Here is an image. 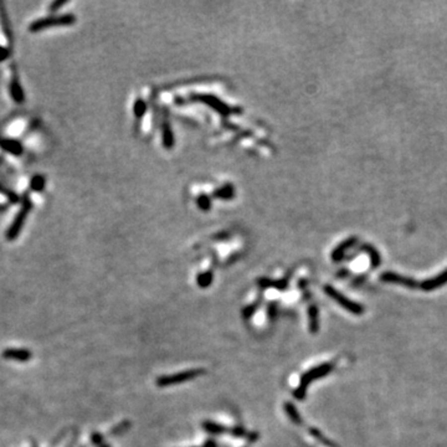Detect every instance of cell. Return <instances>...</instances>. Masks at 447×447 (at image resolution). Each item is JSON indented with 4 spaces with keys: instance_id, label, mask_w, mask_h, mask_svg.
<instances>
[{
    "instance_id": "obj_3",
    "label": "cell",
    "mask_w": 447,
    "mask_h": 447,
    "mask_svg": "<svg viewBox=\"0 0 447 447\" xmlns=\"http://www.w3.org/2000/svg\"><path fill=\"white\" fill-rule=\"evenodd\" d=\"M195 375H198V372H183V374H176V375H174V376L168 377V379L161 380V381H160V385L174 384V382L184 381V380L191 379L190 376H195Z\"/></svg>"
},
{
    "instance_id": "obj_2",
    "label": "cell",
    "mask_w": 447,
    "mask_h": 447,
    "mask_svg": "<svg viewBox=\"0 0 447 447\" xmlns=\"http://www.w3.org/2000/svg\"><path fill=\"white\" fill-rule=\"evenodd\" d=\"M74 21V16L71 15H64V16H57V17H45V19L36 20V21L32 22L29 26V30L32 32L36 31H42V30L47 29L50 26H55V25H69Z\"/></svg>"
},
{
    "instance_id": "obj_1",
    "label": "cell",
    "mask_w": 447,
    "mask_h": 447,
    "mask_svg": "<svg viewBox=\"0 0 447 447\" xmlns=\"http://www.w3.org/2000/svg\"><path fill=\"white\" fill-rule=\"evenodd\" d=\"M30 209H31V204L29 203V200H25L24 203H22L21 209H20L19 213L16 214V216H15V220L12 221L11 226H10L9 230H7V233H6L7 240H14V238L19 235V232L21 231L22 226H24L25 220H26V216H27V214H29Z\"/></svg>"
}]
</instances>
